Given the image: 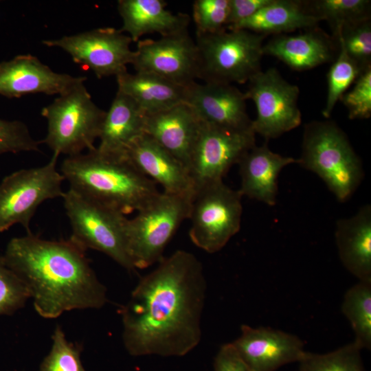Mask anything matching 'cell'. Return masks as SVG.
Instances as JSON below:
<instances>
[{
  "instance_id": "cell-17",
  "label": "cell",
  "mask_w": 371,
  "mask_h": 371,
  "mask_svg": "<svg viewBox=\"0 0 371 371\" xmlns=\"http://www.w3.org/2000/svg\"><path fill=\"white\" fill-rule=\"evenodd\" d=\"M86 79L56 73L31 54L0 63V95L9 98L32 93L60 95Z\"/></svg>"
},
{
  "instance_id": "cell-22",
  "label": "cell",
  "mask_w": 371,
  "mask_h": 371,
  "mask_svg": "<svg viewBox=\"0 0 371 371\" xmlns=\"http://www.w3.org/2000/svg\"><path fill=\"white\" fill-rule=\"evenodd\" d=\"M146 113L128 95L117 91L102 125L98 152L126 159L131 144L145 134Z\"/></svg>"
},
{
  "instance_id": "cell-27",
  "label": "cell",
  "mask_w": 371,
  "mask_h": 371,
  "mask_svg": "<svg viewBox=\"0 0 371 371\" xmlns=\"http://www.w3.org/2000/svg\"><path fill=\"white\" fill-rule=\"evenodd\" d=\"M341 311L354 331V341L361 349L370 350L371 282L359 281L349 288L344 296Z\"/></svg>"
},
{
  "instance_id": "cell-4",
  "label": "cell",
  "mask_w": 371,
  "mask_h": 371,
  "mask_svg": "<svg viewBox=\"0 0 371 371\" xmlns=\"http://www.w3.org/2000/svg\"><path fill=\"white\" fill-rule=\"evenodd\" d=\"M297 163L319 177L340 201L353 194L363 177L360 158L346 134L331 120L304 125Z\"/></svg>"
},
{
  "instance_id": "cell-35",
  "label": "cell",
  "mask_w": 371,
  "mask_h": 371,
  "mask_svg": "<svg viewBox=\"0 0 371 371\" xmlns=\"http://www.w3.org/2000/svg\"><path fill=\"white\" fill-rule=\"evenodd\" d=\"M40 141L34 139L25 123L0 117V155L4 153L40 151Z\"/></svg>"
},
{
  "instance_id": "cell-3",
  "label": "cell",
  "mask_w": 371,
  "mask_h": 371,
  "mask_svg": "<svg viewBox=\"0 0 371 371\" xmlns=\"http://www.w3.org/2000/svg\"><path fill=\"white\" fill-rule=\"evenodd\" d=\"M60 172L69 188L124 215L137 212L160 192L126 159L103 155L96 147L65 158Z\"/></svg>"
},
{
  "instance_id": "cell-5",
  "label": "cell",
  "mask_w": 371,
  "mask_h": 371,
  "mask_svg": "<svg viewBox=\"0 0 371 371\" xmlns=\"http://www.w3.org/2000/svg\"><path fill=\"white\" fill-rule=\"evenodd\" d=\"M265 37L245 30L196 33L198 78L208 83L248 82L261 71Z\"/></svg>"
},
{
  "instance_id": "cell-6",
  "label": "cell",
  "mask_w": 371,
  "mask_h": 371,
  "mask_svg": "<svg viewBox=\"0 0 371 371\" xmlns=\"http://www.w3.org/2000/svg\"><path fill=\"white\" fill-rule=\"evenodd\" d=\"M41 113L47 122V134L41 144L55 154L70 157L95 148L106 111L93 102L81 82L58 95Z\"/></svg>"
},
{
  "instance_id": "cell-8",
  "label": "cell",
  "mask_w": 371,
  "mask_h": 371,
  "mask_svg": "<svg viewBox=\"0 0 371 371\" xmlns=\"http://www.w3.org/2000/svg\"><path fill=\"white\" fill-rule=\"evenodd\" d=\"M62 198L73 240L85 250L106 254L129 271L135 270L127 249L126 215L71 188Z\"/></svg>"
},
{
  "instance_id": "cell-19",
  "label": "cell",
  "mask_w": 371,
  "mask_h": 371,
  "mask_svg": "<svg viewBox=\"0 0 371 371\" xmlns=\"http://www.w3.org/2000/svg\"><path fill=\"white\" fill-rule=\"evenodd\" d=\"M126 159L161 186L163 192L187 195L194 192V183L186 166L146 134L131 144Z\"/></svg>"
},
{
  "instance_id": "cell-26",
  "label": "cell",
  "mask_w": 371,
  "mask_h": 371,
  "mask_svg": "<svg viewBox=\"0 0 371 371\" xmlns=\"http://www.w3.org/2000/svg\"><path fill=\"white\" fill-rule=\"evenodd\" d=\"M319 21L307 8L304 1L271 0L229 30H245L267 36L315 27Z\"/></svg>"
},
{
  "instance_id": "cell-18",
  "label": "cell",
  "mask_w": 371,
  "mask_h": 371,
  "mask_svg": "<svg viewBox=\"0 0 371 371\" xmlns=\"http://www.w3.org/2000/svg\"><path fill=\"white\" fill-rule=\"evenodd\" d=\"M338 51L337 38L318 26L298 34L274 35L262 46L263 55L273 56L300 71L333 62Z\"/></svg>"
},
{
  "instance_id": "cell-34",
  "label": "cell",
  "mask_w": 371,
  "mask_h": 371,
  "mask_svg": "<svg viewBox=\"0 0 371 371\" xmlns=\"http://www.w3.org/2000/svg\"><path fill=\"white\" fill-rule=\"evenodd\" d=\"M229 0H195L192 16L196 33L212 34L226 30Z\"/></svg>"
},
{
  "instance_id": "cell-38",
  "label": "cell",
  "mask_w": 371,
  "mask_h": 371,
  "mask_svg": "<svg viewBox=\"0 0 371 371\" xmlns=\"http://www.w3.org/2000/svg\"><path fill=\"white\" fill-rule=\"evenodd\" d=\"M214 371H251L232 343L222 345L214 359Z\"/></svg>"
},
{
  "instance_id": "cell-21",
  "label": "cell",
  "mask_w": 371,
  "mask_h": 371,
  "mask_svg": "<svg viewBox=\"0 0 371 371\" xmlns=\"http://www.w3.org/2000/svg\"><path fill=\"white\" fill-rule=\"evenodd\" d=\"M297 163V159L273 152L267 142L255 145L238 162L240 176L239 191L247 196L273 206L278 192V179L285 166Z\"/></svg>"
},
{
  "instance_id": "cell-13",
  "label": "cell",
  "mask_w": 371,
  "mask_h": 371,
  "mask_svg": "<svg viewBox=\"0 0 371 371\" xmlns=\"http://www.w3.org/2000/svg\"><path fill=\"white\" fill-rule=\"evenodd\" d=\"M255 135L254 132L232 131L201 122L188 164L195 188L223 181L229 170L256 145Z\"/></svg>"
},
{
  "instance_id": "cell-16",
  "label": "cell",
  "mask_w": 371,
  "mask_h": 371,
  "mask_svg": "<svg viewBox=\"0 0 371 371\" xmlns=\"http://www.w3.org/2000/svg\"><path fill=\"white\" fill-rule=\"evenodd\" d=\"M240 331L232 344L251 371H276L299 362L306 352L300 338L280 330L243 324Z\"/></svg>"
},
{
  "instance_id": "cell-9",
  "label": "cell",
  "mask_w": 371,
  "mask_h": 371,
  "mask_svg": "<svg viewBox=\"0 0 371 371\" xmlns=\"http://www.w3.org/2000/svg\"><path fill=\"white\" fill-rule=\"evenodd\" d=\"M243 195L223 181L195 188L188 218L192 243L207 253L222 249L240 229Z\"/></svg>"
},
{
  "instance_id": "cell-25",
  "label": "cell",
  "mask_w": 371,
  "mask_h": 371,
  "mask_svg": "<svg viewBox=\"0 0 371 371\" xmlns=\"http://www.w3.org/2000/svg\"><path fill=\"white\" fill-rule=\"evenodd\" d=\"M117 91L130 97L145 113L159 112L185 102L187 87L146 71L116 76Z\"/></svg>"
},
{
  "instance_id": "cell-20",
  "label": "cell",
  "mask_w": 371,
  "mask_h": 371,
  "mask_svg": "<svg viewBox=\"0 0 371 371\" xmlns=\"http://www.w3.org/2000/svg\"><path fill=\"white\" fill-rule=\"evenodd\" d=\"M201 122L186 102L146 115L145 134L188 169Z\"/></svg>"
},
{
  "instance_id": "cell-37",
  "label": "cell",
  "mask_w": 371,
  "mask_h": 371,
  "mask_svg": "<svg viewBox=\"0 0 371 371\" xmlns=\"http://www.w3.org/2000/svg\"><path fill=\"white\" fill-rule=\"evenodd\" d=\"M270 1L271 0H229L226 30L233 29Z\"/></svg>"
},
{
  "instance_id": "cell-10",
  "label": "cell",
  "mask_w": 371,
  "mask_h": 371,
  "mask_svg": "<svg viewBox=\"0 0 371 371\" xmlns=\"http://www.w3.org/2000/svg\"><path fill=\"white\" fill-rule=\"evenodd\" d=\"M58 155L39 167L21 169L0 183V233L16 224L30 233V221L44 201L63 196V176L56 168Z\"/></svg>"
},
{
  "instance_id": "cell-12",
  "label": "cell",
  "mask_w": 371,
  "mask_h": 371,
  "mask_svg": "<svg viewBox=\"0 0 371 371\" xmlns=\"http://www.w3.org/2000/svg\"><path fill=\"white\" fill-rule=\"evenodd\" d=\"M132 40L120 30L100 27L58 39L45 40L48 47L61 48L74 62L90 69L98 78L118 76L127 71L132 64L135 51L130 45Z\"/></svg>"
},
{
  "instance_id": "cell-15",
  "label": "cell",
  "mask_w": 371,
  "mask_h": 371,
  "mask_svg": "<svg viewBox=\"0 0 371 371\" xmlns=\"http://www.w3.org/2000/svg\"><path fill=\"white\" fill-rule=\"evenodd\" d=\"M246 100L245 93L233 85L196 82L187 87L185 98V102L202 123L232 131L254 132Z\"/></svg>"
},
{
  "instance_id": "cell-7",
  "label": "cell",
  "mask_w": 371,
  "mask_h": 371,
  "mask_svg": "<svg viewBox=\"0 0 371 371\" xmlns=\"http://www.w3.org/2000/svg\"><path fill=\"white\" fill-rule=\"evenodd\" d=\"M193 194L160 192L126 225L128 252L135 269H143L163 258L168 243L188 218Z\"/></svg>"
},
{
  "instance_id": "cell-29",
  "label": "cell",
  "mask_w": 371,
  "mask_h": 371,
  "mask_svg": "<svg viewBox=\"0 0 371 371\" xmlns=\"http://www.w3.org/2000/svg\"><path fill=\"white\" fill-rule=\"evenodd\" d=\"M362 349L351 342L325 354L306 352L300 360V371H365L361 358Z\"/></svg>"
},
{
  "instance_id": "cell-33",
  "label": "cell",
  "mask_w": 371,
  "mask_h": 371,
  "mask_svg": "<svg viewBox=\"0 0 371 371\" xmlns=\"http://www.w3.org/2000/svg\"><path fill=\"white\" fill-rule=\"evenodd\" d=\"M30 298L29 290L0 256V316L10 315L23 307Z\"/></svg>"
},
{
  "instance_id": "cell-31",
  "label": "cell",
  "mask_w": 371,
  "mask_h": 371,
  "mask_svg": "<svg viewBox=\"0 0 371 371\" xmlns=\"http://www.w3.org/2000/svg\"><path fill=\"white\" fill-rule=\"evenodd\" d=\"M333 36L341 41L347 54L361 71L371 67L370 19L339 27Z\"/></svg>"
},
{
  "instance_id": "cell-11",
  "label": "cell",
  "mask_w": 371,
  "mask_h": 371,
  "mask_svg": "<svg viewBox=\"0 0 371 371\" xmlns=\"http://www.w3.org/2000/svg\"><path fill=\"white\" fill-rule=\"evenodd\" d=\"M256 108V117L252 120L256 134L267 142L298 127L302 113L298 106L300 89L287 82L276 68L260 71L248 81L244 92Z\"/></svg>"
},
{
  "instance_id": "cell-30",
  "label": "cell",
  "mask_w": 371,
  "mask_h": 371,
  "mask_svg": "<svg viewBox=\"0 0 371 371\" xmlns=\"http://www.w3.org/2000/svg\"><path fill=\"white\" fill-rule=\"evenodd\" d=\"M338 54L327 74L328 90L322 115L328 119L337 102L362 72L348 56L341 41L337 38Z\"/></svg>"
},
{
  "instance_id": "cell-28",
  "label": "cell",
  "mask_w": 371,
  "mask_h": 371,
  "mask_svg": "<svg viewBox=\"0 0 371 371\" xmlns=\"http://www.w3.org/2000/svg\"><path fill=\"white\" fill-rule=\"evenodd\" d=\"M309 11L320 21H326L333 34L344 25L370 19L371 1L369 0H314L304 1Z\"/></svg>"
},
{
  "instance_id": "cell-1",
  "label": "cell",
  "mask_w": 371,
  "mask_h": 371,
  "mask_svg": "<svg viewBox=\"0 0 371 371\" xmlns=\"http://www.w3.org/2000/svg\"><path fill=\"white\" fill-rule=\"evenodd\" d=\"M207 284L201 261L177 250L142 277L121 311L132 356L182 357L201 339Z\"/></svg>"
},
{
  "instance_id": "cell-2",
  "label": "cell",
  "mask_w": 371,
  "mask_h": 371,
  "mask_svg": "<svg viewBox=\"0 0 371 371\" xmlns=\"http://www.w3.org/2000/svg\"><path fill=\"white\" fill-rule=\"evenodd\" d=\"M85 251L71 238L49 240L30 232L10 239L2 256L27 287L36 313L54 319L68 311L100 308L108 301Z\"/></svg>"
},
{
  "instance_id": "cell-23",
  "label": "cell",
  "mask_w": 371,
  "mask_h": 371,
  "mask_svg": "<svg viewBox=\"0 0 371 371\" xmlns=\"http://www.w3.org/2000/svg\"><path fill=\"white\" fill-rule=\"evenodd\" d=\"M335 237L344 267L359 281L371 282V206L338 220Z\"/></svg>"
},
{
  "instance_id": "cell-14",
  "label": "cell",
  "mask_w": 371,
  "mask_h": 371,
  "mask_svg": "<svg viewBox=\"0 0 371 371\" xmlns=\"http://www.w3.org/2000/svg\"><path fill=\"white\" fill-rule=\"evenodd\" d=\"M137 43L132 63L135 71L150 72L183 87L196 82L198 52L188 29Z\"/></svg>"
},
{
  "instance_id": "cell-24",
  "label": "cell",
  "mask_w": 371,
  "mask_h": 371,
  "mask_svg": "<svg viewBox=\"0 0 371 371\" xmlns=\"http://www.w3.org/2000/svg\"><path fill=\"white\" fill-rule=\"evenodd\" d=\"M162 0H120L117 10L122 19L120 31L126 32L133 42L146 34L158 33L161 36L188 29L190 17L183 13H173L166 9Z\"/></svg>"
},
{
  "instance_id": "cell-36",
  "label": "cell",
  "mask_w": 371,
  "mask_h": 371,
  "mask_svg": "<svg viewBox=\"0 0 371 371\" xmlns=\"http://www.w3.org/2000/svg\"><path fill=\"white\" fill-rule=\"evenodd\" d=\"M352 88L341 98L350 120H364L371 116V67L363 70Z\"/></svg>"
},
{
  "instance_id": "cell-32",
  "label": "cell",
  "mask_w": 371,
  "mask_h": 371,
  "mask_svg": "<svg viewBox=\"0 0 371 371\" xmlns=\"http://www.w3.org/2000/svg\"><path fill=\"white\" fill-rule=\"evenodd\" d=\"M52 338L51 350L38 371H85L80 361L79 346L67 341L60 326L55 328Z\"/></svg>"
}]
</instances>
